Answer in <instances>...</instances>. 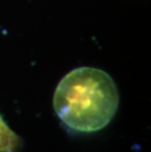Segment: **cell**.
I'll return each instance as SVG.
<instances>
[{
  "label": "cell",
  "instance_id": "cell-1",
  "mask_svg": "<svg viewBox=\"0 0 151 152\" xmlns=\"http://www.w3.org/2000/svg\"><path fill=\"white\" fill-rule=\"evenodd\" d=\"M119 106L118 88L103 70L92 67L74 69L60 80L53 107L67 127L80 132L104 129Z\"/></svg>",
  "mask_w": 151,
  "mask_h": 152
},
{
  "label": "cell",
  "instance_id": "cell-2",
  "mask_svg": "<svg viewBox=\"0 0 151 152\" xmlns=\"http://www.w3.org/2000/svg\"><path fill=\"white\" fill-rule=\"evenodd\" d=\"M20 145V137L6 124L0 115V152H15Z\"/></svg>",
  "mask_w": 151,
  "mask_h": 152
}]
</instances>
